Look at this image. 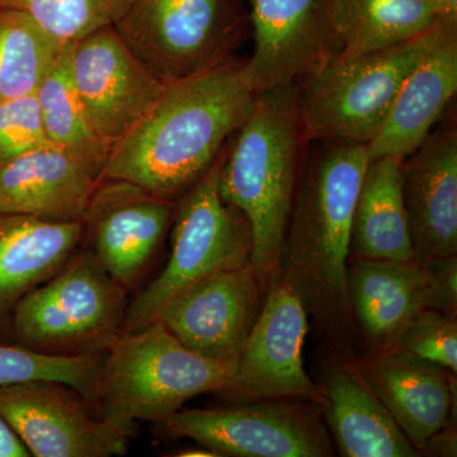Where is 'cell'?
<instances>
[{
  "label": "cell",
  "instance_id": "obj_1",
  "mask_svg": "<svg viewBox=\"0 0 457 457\" xmlns=\"http://www.w3.org/2000/svg\"><path fill=\"white\" fill-rule=\"evenodd\" d=\"M314 144L297 180L278 278L297 295L330 353L354 361L359 332L347 272L354 206L370 156L365 144Z\"/></svg>",
  "mask_w": 457,
  "mask_h": 457
},
{
  "label": "cell",
  "instance_id": "obj_2",
  "mask_svg": "<svg viewBox=\"0 0 457 457\" xmlns=\"http://www.w3.org/2000/svg\"><path fill=\"white\" fill-rule=\"evenodd\" d=\"M257 92L245 62L165 84L155 104L111 150L104 179L179 201L215 163L251 112Z\"/></svg>",
  "mask_w": 457,
  "mask_h": 457
},
{
  "label": "cell",
  "instance_id": "obj_3",
  "mask_svg": "<svg viewBox=\"0 0 457 457\" xmlns=\"http://www.w3.org/2000/svg\"><path fill=\"white\" fill-rule=\"evenodd\" d=\"M305 143L297 111V84L278 87L257 93L251 112L222 159L219 192L251 224V266L266 291L278 278Z\"/></svg>",
  "mask_w": 457,
  "mask_h": 457
},
{
  "label": "cell",
  "instance_id": "obj_4",
  "mask_svg": "<svg viewBox=\"0 0 457 457\" xmlns=\"http://www.w3.org/2000/svg\"><path fill=\"white\" fill-rule=\"evenodd\" d=\"M237 363L188 350L162 321L122 332L104 354L95 407L102 416L161 423L188 400L221 393Z\"/></svg>",
  "mask_w": 457,
  "mask_h": 457
},
{
  "label": "cell",
  "instance_id": "obj_5",
  "mask_svg": "<svg viewBox=\"0 0 457 457\" xmlns=\"http://www.w3.org/2000/svg\"><path fill=\"white\" fill-rule=\"evenodd\" d=\"M442 25L389 49L330 57L306 75L297 83V111L305 140L368 145Z\"/></svg>",
  "mask_w": 457,
  "mask_h": 457
},
{
  "label": "cell",
  "instance_id": "obj_6",
  "mask_svg": "<svg viewBox=\"0 0 457 457\" xmlns=\"http://www.w3.org/2000/svg\"><path fill=\"white\" fill-rule=\"evenodd\" d=\"M128 295L82 245L17 306L12 343L51 356L104 353L123 332Z\"/></svg>",
  "mask_w": 457,
  "mask_h": 457
},
{
  "label": "cell",
  "instance_id": "obj_7",
  "mask_svg": "<svg viewBox=\"0 0 457 457\" xmlns=\"http://www.w3.org/2000/svg\"><path fill=\"white\" fill-rule=\"evenodd\" d=\"M224 154L225 147L210 170L177 201L170 260L129 305L123 332L154 323L170 300L213 273L251 263V224L219 192Z\"/></svg>",
  "mask_w": 457,
  "mask_h": 457
},
{
  "label": "cell",
  "instance_id": "obj_8",
  "mask_svg": "<svg viewBox=\"0 0 457 457\" xmlns=\"http://www.w3.org/2000/svg\"><path fill=\"white\" fill-rule=\"evenodd\" d=\"M114 29L163 84L236 59L245 29L240 0H131Z\"/></svg>",
  "mask_w": 457,
  "mask_h": 457
},
{
  "label": "cell",
  "instance_id": "obj_9",
  "mask_svg": "<svg viewBox=\"0 0 457 457\" xmlns=\"http://www.w3.org/2000/svg\"><path fill=\"white\" fill-rule=\"evenodd\" d=\"M159 425L165 435L197 442L213 456L335 455L323 408L315 403L266 399L233 407L179 409Z\"/></svg>",
  "mask_w": 457,
  "mask_h": 457
},
{
  "label": "cell",
  "instance_id": "obj_10",
  "mask_svg": "<svg viewBox=\"0 0 457 457\" xmlns=\"http://www.w3.org/2000/svg\"><path fill=\"white\" fill-rule=\"evenodd\" d=\"M71 385L31 380L0 386V414L35 457H111L128 453L135 423L95 416Z\"/></svg>",
  "mask_w": 457,
  "mask_h": 457
},
{
  "label": "cell",
  "instance_id": "obj_11",
  "mask_svg": "<svg viewBox=\"0 0 457 457\" xmlns=\"http://www.w3.org/2000/svg\"><path fill=\"white\" fill-rule=\"evenodd\" d=\"M309 330V314L303 303L276 278L267 290L233 378L220 394L239 403L290 399L323 404L320 387L303 366V343Z\"/></svg>",
  "mask_w": 457,
  "mask_h": 457
},
{
  "label": "cell",
  "instance_id": "obj_12",
  "mask_svg": "<svg viewBox=\"0 0 457 457\" xmlns=\"http://www.w3.org/2000/svg\"><path fill=\"white\" fill-rule=\"evenodd\" d=\"M348 299L357 332L383 348L418 312L435 309L455 314L457 261L352 260Z\"/></svg>",
  "mask_w": 457,
  "mask_h": 457
},
{
  "label": "cell",
  "instance_id": "obj_13",
  "mask_svg": "<svg viewBox=\"0 0 457 457\" xmlns=\"http://www.w3.org/2000/svg\"><path fill=\"white\" fill-rule=\"evenodd\" d=\"M68 62L93 129L111 146L145 116L164 89L113 26L69 45Z\"/></svg>",
  "mask_w": 457,
  "mask_h": 457
},
{
  "label": "cell",
  "instance_id": "obj_14",
  "mask_svg": "<svg viewBox=\"0 0 457 457\" xmlns=\"http://www.w3.org/2000/svg\"><path fill=\"white\" fill-rule=\"evenodd\" d=\"M176 201L123 179H104L82 219V245L130 293L173 221Z\"/></svg>",
  "mask_w": 457,
  "mask_h": 457
},
{
  "label": "cell",
  "instance_id": "obj_15",
  "mask_svg": "<svg viewBox=\"0 0 457 457\" xmlns=\"http://www.w3.org/2000/svg\"><path fill=\"white\" fill-rule=\"evenodd\" d=\"M264 291L251 263L221 270L170 300L156 320L188 350L237 363L260 315Z\"/></svg>",
  "mask_w": 457,
  "mask_h": 457
},
{
  "label": "cell",
  "instance_id": "obj_16",
  "mask_svg": "<svg viewBox=\"0 0 457 457\" xmlns=\"http://www.w3.org/2000/svg\"><path fill=\"white\" fill-rule=\"evenodd\" d=\"M332 0H251L254 51L245 71L255 92L294 86L336 55Z\"/></svg>",
  "mask_w": 457,
  "mask_h": 457
},
{
  "label": "cell",
  "instance_id": "obj_17",
  "mask_svg": "<svg viewBox=\"0 0 457 457\" xmlns=\"http://www.w3.org/2000/svg\"><path fill=\"white\" fill-rule=\"evenodd\" d=\"M402 188L414 260L457 253V131L431 132L402 161Z\"/></svg>",
  "mask_w": 457,
  "mask_h": 457
},
{
  "label": "cell",
  "instance_id": "obj_18",
  "mask_svg": "<svg viewBox=\"0 0 457 457\" xmlns=\"http://www.w3.org/2000/svg\"><path fill=\"white\" fill-rule=\"evenodd\" d=\"M352 362L418 453L449 425L455 396L449 370L392 348Z\"/></svg>",
  "mask_w": 457,
  "mask_h": 457
},
{
  "label": "cell",
  "instance_id": "obj_19",
  "mask_svg": "<svg viewBox=\"0 0 457 457\" xmlns=\"http://www.w3.org/2000/svg\"><path fill=\"white\" fill-rule=\"evenodd\" d=\"M102 173L46 144L0 167V213L51 222H82Z\"/></svg>",
  "mask_w": 457,
  "mask_h": 457
},
{
  "label": "cell",
  "instance_id": "obj_20",
  "mask_svg": "<svg viewBox=\"0 0 457 457\" xmlns=\"http://www.w3.org/2000/svg\"><path fill=\"white\" fill-rule=\"evenodd\" d=\"M457 92V22L444 23L405 78L383 128L370 141V161L407 158L432 132Z\"/></svg>",
  "mask_w": 457,
  "mask_h": 457
},
{
  "label": "cell",
  "instance_id": "obj_21",
  "mask_svg": "<svg viewBox=\"0 0 457 457\" xmlns=\"http://www.w3.org/2000/svg\"><path fill=\"white\" fill-rule=\"evenodd\" d=\"M82 240V222L0 213V342L12 343L17 306L65 266Z\"/></svg>",
  "mask_w": 457,
  "mask_h": 457
},
{
  "label": "cell",
  "instance_id": "obj_22",
  "mask_svg": "<svg viewBox=\"0 0 457 457\" xmlns=\"http://www.w3.org/2000/svg\"><path fill=\"white\" fill-rule=\"evenodd\" d=\"M323 416L338 453L345 457H414L418 451L383 403L370 390L352 361L328 370Z\"/></svg>",
  "mask_w": 457,
  "mask_h": 457
},
{
  "label": "cell",
  "instance_id": "obj_23",
  "mask_svg": "<svg viewBox=\"0 0 457 457\" xmlns=\"http://www.w3.org/2000/svg\"><path fill=\"white\" fill-rule=\"evenodd\" d=\"M351 260H414L398 158L370 161L354 206Z\"/></svg>",
  "mask_w": 457,
  "mask_h": 457
},
{
  "label": "cell",
  "instance_id": "obj_24",
  "mask_svg": "<svg viewBox=\"0 0 457 457\" xmlns=\"http://www.w3.org/2000/svg\"><path fill=\"white\" fill-rule=\"evenodd\" d=\"M450 22L427 0H332L330 26L336 55L351 57L389 49ZM333 57V56H332Z\"/></svg>",
  "mask_w": 457,
  "mask_h": 457
},
{
  "label": "cell",
  "instance_id": "obj_25",
  "mask_svg": "<svg viewBox=\"0 0 457 457\" xmlns=\"http://www.w3.org/2000/svg\"><path fill=\"white\" fill-rule=\"evenodd\" d=\"M68 47L35 93L42 128L50 144L68 150L104 177L112 146L93 129L75 89L69 71Z\"/></svg>",
  "mask_w": 457,
  "mask_h": 457
},
{
  "label": "cell",
  "instance_id": "obj_26",
  "mask_svg": "<svg viewBox=\"0 0 457 457\" xmlns=\"http://www.w3.org/2000/svg\"><path fill=\"white\" fill-rule=\"evenodd\" d=\"M66 47L25 12L0 8V102L35 95Z\"/></svg>",
  "mask_w": 457,
  "mask_h": 457
},
{
  "label": "cell",
  "instance_id": "obj_27",
  "mask_svg": "<svg viewBox=\"0 0 457 457\" xmlns=\"http://www.w3.org/2000/svg\"><path fill=\"white\" fill-rule=\"evenodd\" d=\"M104 353L51 356L16 343L0 342V386L31 380L59 381L75 387L95 405L99 370Z\"/></svg>",
  "mask_w": 457,
  "mask_h": 457
},
{
  "label": "cell",
  "instance_id": "obj_28",
  "mask_svg": "<svg viewBox=\"0 0 457 457\" xmlns=\"http://www.w3.org/2000/svg\"><path fill=\"white\" fill-rule=\"evenodd\" d=\"M131 0H0V8L25 12L62 44L114 23Z\"/></svg>",
  "mask_w": 457,
  "mask_h": 457
},
{
  "label": "cell",
  "instance_id": "obj_29",
  "mask_svg": "<svg viewBox=\"0 0 457 457\" xmlns=\"http://www.w3.org/2000/svg\"><path fill=\"white\" fill-rule=\"evenodd\" d=\"M383 348L405 352L457 371V321L450 312L425 309L408 320ZM381 348V350H383Z\"/></svg>",
  "mask_w": 457,
  "mask_h": 457
},
{
  "label": "cell",
  "instance_id": "obj_30",
  "mask_svg": "<svg viewBox=\"0 0 457 457\" xmlns=\"http://www.w3.org/2000/svg\"><path fill=\"white\" fill-rule=\"evenodd\" d=\"M46 144L35 95L0 102V167Z\"/></svg>",
  "mask_w": 457,
  "mask_h": 457
},
{
  "label": "cell",
  "instance_id": "obj_31",
  "mask_svg": "<svg viewBox=\"0 0 457 457\" xmlns=\"http://www.w3.org/2000/svg\"><path fill=\"white\" fill-rule=\"evenodd\" d=\"M29 450L0 414V457H29Z\"/></svg>",
  "mask_w": 457,
  "mask_h": 457
},
{
  "label": "cell",
  "instance_id": "obj_32",
  "mask_svg": "<svg viewBox=\"0 0 457 457\" xmlns=\"http://www.w3.org/2000/svg\"><path fill=\"white\" fill-rule=\"evenodd\" d=\"M445 21L457 22V0H427Z\"/></svg>",
  "mask_w": 457,
  "mask_h": 457
}]
</instances>
